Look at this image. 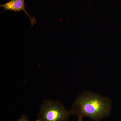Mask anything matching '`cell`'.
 Returning <instances> with one entry per match:
<instances>
[{
    "label": "cell",
    "instance_id": "cell-3",
    "mask_svg": "<svg viewBox=\"0 0 121 121\" xmlns=\"http://www.w3.org/2000/svg\"><path fill=\"white\" fill-rule=\"evenodd\" d=\"M25 0H11L4 4L1 5L0 7L4 8L3 12L6 11H13L14 12H19L23 11L29 17L30 22L32 26L36 23V20L35 17H31L29 15L25 9Z\"/></svg>",
    "mask_w": 121,
    "mask_h": 121
},
{
    "label": "cell",
    "instance_id": "cell-2",
    "mask_svg": "<svg viewBox=\"0 0 121 121\" xmlns=\"http://www.w3.org/2000/svg\"><path fill=\"white\" fill-rule=\"evenodd\" d=\"M72 115L59 100H43L40 107L37 118L39 121H67Z\"/></svg>",
    "mask_w": 121,
    "mask_h": 121
},
{
    "label": "cell",
    "instance_id": "cell-4",
    "mask_svg": "<svg viewBox=\"0 0 121 121\" xmlns=\"http://www.w3.org/2000/svg\"><path fill=\"white\" fill-rule=\"evenodd\" d=\"M17 121H30L29 119V118L28 117H27V116H25V115H21V117H20L19 118L18 120ZM35 121H39V120L38 119L37 120H36Z\"/></svg>",
    "mask_w": 121,
    "mask_h": 121
},
{
    "label": "cell",
    "instance_id": "cell-1",
    "mask_svg": "<svg viewBox=\"0 0 121 121\" xmlns=\"http://www.w3.org/2000/svg\"><path fill=\"white\" fill-rule=\"evenodd\" d=\"M112 102L109 98L88 90L78 95L71 107L72 115L78 117V121L88 117L94 121H101L109 117Z\"/></svg>",
    "mask_w": 121,
    "mask_h": 121
}]
</instances>
